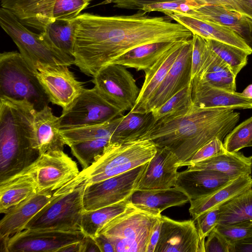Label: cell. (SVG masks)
<instances>
[{"label":"cell","instance_id":"18","mask_svg":"<svg viewBox=\"0 0 252 252\" xmlns=\"http://www.w3.org/2000/svg\"><path fill=\"white\" fill-rule=\"evenodd\" d=\"M54 192L36 193L8 210L0 221V242L7 243L11 236L24 230L27 223L54 197Z\"/></svg>","mask_w":252,"mask_h":252},{"label":"cell","instance_id":"46","mask_svg":"<svg viewBox=\"0 0 252 252\" xmlns=\"http://www.w3.org/2000/svg\"><path fill=\"white\" fill-rule=\"evenodd\" d=\"M175 0H106L102 3H113L114 7L122 9L140 10L144 5Z\"/></svg>","mask_w":252,"mask_h":252},{"label":"cell","instance_id":"31","mask_svg":"<svg viewBox=\"0 0 252 252\" xmlns=\"http://www.w3.org/2000/svg\"><path fill=\"white\" fill-rule=\"evenodd\" d=\"M114 142L137 140L154 124L152 112L136 113L129 111L112 120Z\"/></svg>","mask_w":252,"mask_h":252},{"label":"cell","instance_id":"19","mask_svg":"<svg viewBox=\"0 0 252 252\" xmlns=\"http://www.w3.org/2000/svg\"><path fill=\"white\" fill-rule=\"evenodd\" d=\"M193 104L201 108L252 109V98L241 93L217 88L195 77L192 80Z\"/></svg>","mask_w":252,"mask_h":252},{"label":"cell","instance_id":"3","mask_svg":"<svg viewBox=\"0 0 252 252\" xmlns=\"http://www.w3.org/2000/svg\"><path fill=\"white\" fill-rule=\"evenodd\" d=\"M35 111L27 101L0 97V182L39 157L33 125Z\"/></svg>","mask_w":252,"mask_h":252},{"label":"cell","instance_id":"50","mask_svg":"<svg viewBox=\"0 0 252 252\" xmlns=\"http://www.w3.org/2000/svg\"><path fill=\"white\" fill-rule=\"evenodd\" d=\"M94 239L100 252H115L113 244L104 235L99 233Z\"/></svg>","mask_w":252,"mask_h":252},{"label":"cell","instance_id":"38","mask_svg":"<svg viewBox=\"0 0 252 252\" xmlns=\"http://www.w3.org/2000/svg\"><path fill=\"white\" fill-rule=\"evenodd\" d=\"M252 141V116L234 128L225 136L223 145L227 152H237Z\"/></svg>","mask_w":252,"mask_h":252},{"label":"cell","instance_id":"29","mask_svg":"<svg viewBox=\"0 0 252 252\" xmlns=\"http://www.w3.org/2000/svg\"><path fill=\"white\" fill-rule=\"evenodd\" d=\"M178 42L179 41H159L141 45L118 57L110 64H120L137 71H145Z\"/></svg>","mask_w":252,"mask_h":252},{"label":"cell","instance_id":"1","mask_svg":"<svg viewBox=\"0 0 252 252\" xmlns=\"http://www.w3.org/2000/svg\"><path fill=\"white\" fill-rule=\"evenodd\" d=\"M192 33L167 17H150L144 11L128 16L88 13L75 19L74 64L94 76L118 57L140 45L159 41H182Z\"/></svg>","mask_w":252,"mask_h":252},{"label":"cell","instance_id":"12","mask_svg":"<svg viewBox=\"0 0 252 252\" xmlns=\"http://www.w3.org/2000/svg\"><path fill=\"white\" fill-rule=\"evenodd\" d=\"M36 75L50 102L66 110L83 90L84 82L76 78L68 66L38 63Z\"/></svg>","mask_w":252,"mask_h":252},{"label":"cell","instance_id":"55","mask_svg":"<svg viewBox=\"0 0 252 252\" xmlns=\"http://www.w3.org/2000/svg\"><path fill=\"white\" fill-rule=\"evenodd\" d=\"M248 147H252V141L249 143Z\"/></svg>","mask_w":252,"mask_h":252},{"label":"cell","instance_id":"4","mask_svg":"<svg viewBox=\"0 0 252 252\" xmlns=\"http://www.w3.org/2000/svg\"><path fill=\"white\" fill-rule=\"evenodd\" d=\"M157 150L156 145L149 140L112 142L92 164L54 193H63L84 183L91 184L124 173L147 163Z\"/></svg>","mask_w":252,"mask_h":252},{"label":"cell","instance_id":"21","mask_svg":"<svg viewBox=\"0 0 252 252\" xmlns=\"http://www.w3.org/2000/svg\"><path fill=\"white\" fill-rule=\"evenodd\" d=\"M166 15L188 29L192 34L206 39L215 40L237 47L249 55L252 53V49L245 40L228 28L184 13H169Z\"/></svg>","mask_w":252,"mask_h":252},{"label":"cell","instance_id":"20","mask_svg":"<svg viewBox=\"0 0 252 252\" xmlns=\"http://www.w3.org/2000/svg\"><path fill=\"white\" fill-rule=\"evenodd\" d=\"M186 14L231 29L252 49V21L241 13L220 5L206 2Z\"/></svg>","mask_w":252,"mask_h":252},{"label":"cell","instance_id":"35","mask_svg":"<svg viewBox=\"0 0 252 252\" xmlns=\"http://www.w3.org/2000/svg\"><path fill=\"white\" fill-rule=\"evenodd\" d=\"M192 87L191 81L161 106L153 110L151 112L155 123L186 114L193 104Z\"/></svg>","mask_w":252,"mask_h":252},{"label":"cell","instance_id":"44","mask_svg":"<svg viewBox=\"0 0 252 252\" xmlns=\"http://www.w3.org/2000/svg\"><path fill=\"white\" fill-rule=\"evenodd\" d=\"M219 208L207 211L199 215L194 221L201 240L204 242L209 234L218 224Z\"/></svg>","mask_w":252,"mask_h":252},{"label":"cell","instance_id":"42","mask_svg":"<svg viewBox=\"0 0 252 252\" xmlns=\"http://www.w3.org/2000/svg\"><path fill=\"white\" fill-rule=\"evenodd\" d=\"M191 79L200 72L208 54L209 47L207 40L201 36L192 34Z\"/></svg>","mask_w":252,"mask_h":252},{"label":"cell","instance_id":"14","mask_svg":"<svg viewBox=\"0 0 252 252\" xmlns=\"http://www.w3.org/2000/svg\"><path fill=\"white\" fill-rule=\"evenodd\" d=\"M85 236L81 230L25 229L8 239L6 252H60L64 247L81 241Z\"/></svg>","mask_w":252,"mask_h":252},{"label":"cell","instance_id":"11","mask_svg":"<svg viewBox=\"0 0 252 252\" xmlns=\"http://www.w3.org/2000/svg\"><path fill=\"white\" fill-rule=\"evenodd\" d=\"M92 77L94 87L109 102L124 112L133 108L140 90L126 67L109 64Z\"/></svg>","mask_w":252,"mask_h":252},{"label":"cell","instance_id":"40","mask_svg":"<svg viewBox=\"0 0 252 252\" xmlns=\"http://www.w3.org/2000/svg\"><path fill=\"white\" fill-rule=\"evenodd\" d=\"M90 1L91 0H56L52 11L53 21L74 20Z\"/></svg>","mask_w":252,"mask_h":252},{"label":"cell","instance_id":"47","mask_svg":"<svg viewBox=\"0 0 252 252\" xmlns=\"http://www.w3.org/2000/svg\"><path fill=\"white\" fill-rule=\"evenodd\" d=\"M218 5L236 11L252 21V0H228Z\"/></svg>","mask_w":252,"mask_h":252},{"label":"cell","instance_id":"8","mask_svg":"<svg viewBox=\"0 0 252 252\" xmlns=\"http://www.w3.org/2000/svg\"><path fill=\"white\" fill-rule=\"evenodd\" d=\"M85 185L84 183L68 191L54 194V197L27 223L24 229L81 230Z\"/></svg>","mask_w":252,"mask_h":252},{"label":"cell","instance_id":"32","mask_svg":"<svg viewBox=\"0 0 252 252\" xmlns=\"http://www.w3.org/2000/svg\"><path fill=\"white\" fill-rule=\"evenodd\" d=\"M129 200L96 210L84 212L80 228L85 234L95 238L101 229L110 220L123 213L126 208Z\"/></svg>","mask_w":252,"mask_h":252},{"label":"cell","instance_id":"13","mask_svg":"<svg viewBox=\"0 0 252 252\" xmlns=\"http://www.w3.org/2000/svg\"><path fill=\"white\" fill-rule=\"evenodd\" d=\"M30 166L35 177L38 192L55 191L80 172L76 162L63 150L40 154Z\"/></svg>","mask_w":252,"mask_h":252},{"label":"cell","instance_id":"53","mask_svg":"<svg viewBox=\"0 0 252 252\" xmlns=\"http://www.w3.org/2000/svg\"><path fill=\"white\" fill-rule=\"evenodd\" d=\"M241 93L246 97L252 98V84L248 86Z\"/></svg>","mask_w":252,"mask_h":252},{"label":"cell","instance_id":"26","mask_svg":"<svg viewBox=\"0 0 252 252\" xmlns=\"http://www.w3.org/2000/svg\"><path fill=\"white\" fill-rule=\"evenodd\" d=\"M37 192L35 177L29 166L0 182V213H6L12 207Z\"/></svg>","mask_w":252,"mask_h":252},{"label":"cell","instance_id":"23","mask_svg":"<svg viewBox=\"0 0 252 252\" xmlns=\"http://www.w3.org/2000/svg\"><path fill=\"white\" fill-rule=\"evenodd\" d=\"M185 41L177 42L152 67L145 71L144 83L135 104L130 112L145 113L148 103L176 61Z\"/></svg>","mask_w":252,"mask_h":252},{"label":"cell","instance_id":"28","mask_svg":"<svg viewBox=\"0 0 252 252\" xmlns=\"http://www.w3.org/2000/svg\"><path fill=\"white\" fill-rule=\"evenodd\" d=\"M188 171L211 170L224 173L235 178L251 175L252 156H246L241 152H229L220 154L194 163L188 166Z\"/></svg>","mask_w":252,"mask_h":252},{"label":"cell","instance_id":"27","mask_svg":"<svg viewBox=\"0 0 252 252\" xmlns=\"http://www.w3.org/2000/svg\"><path fill=\"white\" fill-rule=\"evenodd\" d=\"M129 200L133 205L161 214L165 209L189 202L188 196L176 187L165 189L136 190Z\"/></svg>","mask_w":252,"mask_h":252},{"label":"cell","instance_id":"49","mask_svg":"<svg viewBox=\"0 0 252 252\" xmlns=\"http://www.w3.org/2000/svg\"><path fill=\"white\" fill-rule=\"evenodd\" d=\"M252 252V236L231 244L230 252Z\"/></svg>","mask_w":252,"mask_h":252},{"label":"cell","instance_id":"39","mask_svg":"<svg viewBox=\"0 0 252 252\" xmlns=\"http://www.w3.org/2000/svg\"><path fill=\"white\" fill-rule=\"evenodd\" d=\"M206 3L204 0H175L145 5L140 10L145 13L152 11L161 12L165 15L169 13L186 14Z\"/></svg>","mask_w":252,"mask_h":252},{"label":"cell","instance_id":"48","mask_svg":"<svg viewBox=\"0 0 252 252\" xmlns=\"http://www.w3.org/2000/svg\"><path fill=\"white\" fill-rule=\"evenodd\" d=\"M160 217L156 223L152 230L148 244L147 252H155L160 232L161 225Z\"/></svg>","mask_w":252,"mask_h":252},{"label":"cell","instance_id":"41","mask_svg":"<svg viewBox=\"0 0 252 252\" xmlns=\"http://www.w3.org/2000/svg\"><path fill=\"white\" fill-rule=\"evenodd\" d=\"M216 227L231 244L252 236V220L228 224H218Z\"/></svg>","mask_w":252,"mask_h":252},{"label":"cell","instance_id":"6","mask_svg":"<svg viewBox=\"0 0 252 252\" xmlns=\"http://www.w3.org/2000/svg\"><path fill=\"white\" fill-rule=\"evenodd\" d=\"M160 216L129 201L125 210L108 222L99 233L108 238L115 252H147L152 230Z\"/></svg>","mask_w":252,"mask_h":252},{"label":"cell","instance_id":"7","mask_svg":"<svg viewBox=\"0 0 252 252\" xmlns=\"http://www.w3.org/2000/svg\"><path fill=\"white\" fill-rule=\"evenodd\" d=\"M0 25L35 73L38 63L68 66L74 64L73 57L54 46L42 33L37 34L29 30L12 13L1 7Z\"/></svg>","mask_w":252,"mask_h":252},{"label":"cell","instance_id":"15","mask_svg":"<svg viewBox=\"0 0 252 252\" xmlns=\"http://www.w3.org/2000/svg\"><path fill=\"white\" fill-rule=\"evenodd\" d=\"M161 225L155 252H205L195 221H178L161 215Z\"/></svg>","mask_w":252,"mask_h":252},{"label":"cell","instance_id":"51","mask_svg":"<svg viewBox=\"0 0 252 252\" xmlns=\"http://www.w3.org/2000/svg\"><path fill=\"white\" fill-rule=\"evenodd\" d=\"M98 252L100 251L94 238L85 235L81 241V252Z\"/></svg>","mask_w":252,"mask_h":252},{"label":"cell","instance_id":"17","mask_svg":"<svg viewBox=\"0 0 252 252\" xmlns=\"http://www.w3.org/2000/svg\"><path fill=\"white\" fill-rule=\"evenodd\" d=\"M174 154L166 147H158L155 155L149 161L136 190L165 189L175 186L179 168Z\"/></svg>","mask_w":252,"mask_h":252},{"label":"cell","instance_id":"45","mask_svg":"<svg viewBox=\"0 0 252 252\" xmlns=\"http://www.w3.org/2000/svg\"><path fill=\"white\" fill-rule=\"evenodd\" d=\"M231 243L215 227L205 241V252H230Z\"/></svg>","mask_w":252,"mask_h":252},{"label":"cell","instance_id":"9","mask_svg":"<svg viewBox=\"0 0 252 252\" xmlns=\"http://www.w3.org/2000/svg\"><path fill=\"white\" fill-rule=\"evenodd\" d=\"M125 112L106 100L96 89H84L59 118L61 129L104 123L124 115Z\"/></svg>","mask_w":252,"mask_h":252},{"label":"cell","instance_id":"52","mask_svg":"<svg viewBox=\"0 0 252 252\" xmlns=\"http://www.w3.org/2000/svg\"><path fill=\"white\" fill-rule=\"evenodd\" d=\"M81 241L73 243L62 249L60 252H81Z\"/></svg>","mask_w":252,"mask_h":252},{"label":"cell","instance_id":"30","mask_svg":"<svg viewBox=\"0 0 252 252\" xmlns=\"http://www.w3.org/2000/svg\"><path fill=\"white\" fill-rule=\"evenodd\" d=\"M195 77L217 88L231 92L236 90V76L229 66L209 47L205 61Z\"/></svg>","mask_w":252,"mask_h":252},{"label":"cell","instance_id":"37","mask_svg":"<svg viewBox=\"0 0 252 252\" xmlns=\"http://www.w3.org/2000/svg\"><path fill=\"white\" fill-rule=\"evenodd\" d=\"M112 142L108 138H97L76 143L69 147L84 169L92 164Z\"/></svg>","mask_w":252,"mask_h":252},{"label":"cell","instance_id":"34","mask_svg":"<svg viewBox=\"0 0 252 252\" xmlns=\"http://www.w3.org/2000/svg\"><path fill=\"white\" fill-rule=\"evenodd\" d=\"M55 47L73 57L75 35V19L54 20L41 32Z\"/></svg>","mask_w":252,"mask_h":252},{"label":"cell","instance_id":"16","mask_svg":"<svg viewBox=\"0 0 252 252\" xmlns=\"http://www.w3.org/2000/svg\"><path fill=\"white\" fill-rule=\"evenodd\" d=\"M191 38L184 43L177 58L148 103L145 113L161 106L192 81Z\"/></svg>","mask_w":252,"mask_h":252},{"label":"cell","instance_id":"24","mask_svg":"<svg viewBox=\"0 0 252 252\" xmlns=\"http://www.w3.org/2000/svg\"><path fill=\"white\" fill-rule=\"evenodd\" d=\"M36 148L40 154L63 150L65 145L61 133L59 118L49 105L35 112L33 121Z\"/></svg>","mask_w":252,"mask_h":252},{"label":"cell","instance_id":"33","mask_svg":"<svg viewBox=\"0 0 252 252\" xmlns=\"http://www.w3.org/2000/svg\"><path fill=\"white\" fill-rule=\"evenodd\" d=\"M219 209L218 224L252 220V188L233 198Z\"/></svg>","mask_w":252,"mask_h":252},{"label":"cell","instance_id":"2","mask_svg":"<svg viewBox=\"0 0 252 252\" xmlns=\"http://www.w3.org/2000/svg\"><path fill=\"white\" fill-rule=\"evenodd\" d=\"M239 119L240 113L234 109L201 108L193 104L184 115L155 123L137 140H149L158 147L168 148L180 167L214 138L223 141Z\"/></svg>","mask_w":252,"mask_h":252},{"label":"cell","instance_id":"22","mask_svg":"<svg viewBox=\"0 0 252 252\" xmlns=\"http://www.w3.org/2000/svg\"><path fill=\"white\" fill-rule=\"evenodd\" d=\"M234 179L214 170H185L178 173L174 187L185 193L192 200L211 194Z\"/></svg>","mask_w":252,"mask_h":252},{"label":"cell","instance_id":"5","mask_svg":"<svg viewBox=\"0 0 252 252\" xmlns=\"http://www.w3.org/2000/svg\"><path fill=\"white\" fill-rule=\"evenodd\" d=\"M0 97L27 101L36 111L50 102L35 72L17 51L0 55Z\"/></svg>","mask_w":252,"mask_h":252},{"label":"cell","instance_id":"25","mask_svg":"<svg viewBox=\"0 0 252 252\" xmlns=\"http://www.w3.org/2000/svg\"><path fill=\"white\" fill-rule=\"evenodd\" d=\"M251 188V175L239 176L210 194L190 200L189 212L194 220L201 214L219 208L233 198Z\"/></svg>","mask_w":252,"mask_h":252},{"label":"cell","instance_id":"36","mask_svg":"<svg viewBox=\"0 0 252 252\" xmlns=\"http://www.w3.org/2000/svg\"><path fill=\"white\" fill-rule=\"evenodd\" d=\"M206 40L209 47L229 66L237 76L247 64L249 53L239 48L223 42L212 39Z\"/></svg>","mask_w":252,"mask_h":252},{"label":"cell","instance_id":"54","mask_svg":"<svg viewBox=\"0 0 252 252\" xmlns=\"http://www.w3.org/2000/svg\"><path fill=\"white\" fill-rule=\"evenodd\" d=\"M207 3L211 4H220L221 3L228 0H204Z\"/></svg>","mask_w":252,"mask_h":252},{"label":"cell","instance_id":"43","mask_svg":"<svg viewBox=\"0 0 252 252\" xmlns=\"http://www.w3.org/2000/svg\"><path fill=\"white\" fill-rule=\"evenodd\" d=\"M222 141L216 137L201 147L187 161L182 164L180 167L188 166L213 157L226 152Z\"/></svg>","mask_w":252,"mask_h":252},{"label":"cell","instance_id":"10","mask_svg":"<svg viewBox=\"0 0 252 252\" xmlns=\"http://www.w3.org/2000/svg\"><path fill=\"white\" fill-rule=\"evenodd\" d=\"M146 164L104 180L86 185L83 195L84 212L129 200L136 190Z\"/></svg>","mask_w":252,"mask_h":252}]
</instances>
